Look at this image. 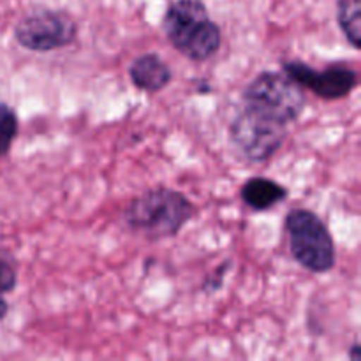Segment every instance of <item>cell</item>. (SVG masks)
Here are the masks:
<instances>
[{
    "mask_svg": "<svg viewBox=\"0 0 361 361\" xmlns=\"http://www.w3.org/2000/svg\"><path fill=\"white\" fill-rule=\"evenodd\" d=\"M196 214L192 201L171 187H154L134 197L123 210V222L136 235L157 242L178 235Z\"/></svg>",
    "mask_w": 361,
    "mask_h": 361,
    "instance_id": "cell-1",
    "label": "cell"
},
{
    "mask_svg": "<svg viewBox=\"0 0 361 361\" xmlns=\"http://www.w3.org/2000/svg\"><path fill=\"white\" fill-rule=\"evenodd\" d=\"M162 32L173 48L192 62L217 55L221 27L210 18L203 0H173L162 16Z\"/></svg>",
    "mask_w": 361,
    "mask_h": 361,
    "instance_id": "cell-2",
    "label": "cell"
},
{
    "mask_svg": "<svg viewBox=\"0 0 361 361\" xmlns=\"http://www.w3.org/2000/svg\"><path fill=\"white\" fill-rule=\"evenodd\" d=\"M286 233L291 256L310 274H328L337 263L334 236L323 219L307 208H295L286 215Z\"/></svg>",
    "mask_w": 361,
    "mask_h": 361,
    "instance_id": "cell-3",
    "label": "cell"
},
{
    "mask_svg": "<svg viewBox=\"0 0 361 361\" xmlns=\"http://www.w3.org/2000/svg\"><path fill=\"white\" fill-rule=\"evenodd\" d=\"M243 106L252 108L279 122H296L305 109V90L282 71H263L245 87Z\"/></svg>",
    "mask_w": 361,
    "mask_h": 361,
    "instance_id": "cell-4",
    "label": "cell"
},
{
    "mask_svg": "<svg viewBox=\"0 0 361 361\" xmlns=\"http://www.w3.org/2000/svg\"><path fill=\"white\" fill-rule=\"evenodd\" d=\"M229 137L247 161L267 162L284 145L288 126L243 106L229 126Z\"/></svg>",
    "mask_w": 361,
    "mask_h": 361,
    "instance_id": "cell-5",
    "label": "cell"
},
{
    "mask_svg": "<svg viewBox=\"0 0 361 361\" xmlns=\"http://www.w3.org/2000/svg\"><path fill=\"white\" fill-rule=\"evenodd\" d=\"M14 39L28 51H56L76 42L78 23L67 11L39 7L18 21Z\"/></svg>",
    "mask_w": 361,
    "mask_h": 361,
    "instance_id": "cell-6",
    "label": "cell"
},
{
    "mask_svg": "<svg viewBox=\"0 0 361 361\" xmlns=\"http://www.w3.org/2000/svg\"><path fill=\"white\" fill-rule=\"evenodd\" d=\"M282 71L303 90H310L324 101L348 97L360 83V73L349 63H331L317 71L302 60H286L282 62Z\"/></svg>",
    "mask_w": 361,
    "mask_h": 361,
    "instance_id": "cell-7",
    "label": "cell"
},
{
    "mask_svg": "<svg viewBox=\"0 0 361 361\" xmlns=\"http://www.w3.org/2000/svg\"><path fill=\"white\" fill-rule=\"evenodd\" d=\"M129 78L133 85L148 94H157L164 90L173 80V71L166 60L157 53H143L136 56L129 66Z\"/></svg>",
    "mask_w": 361,
    "mask_h": 361,
    "instance_id": "cell-8",
    "label": "cell"
},
{
    "mask_svg": "<svg viewBox=\"0 0 361 361\" xmlns=\"http://www.w3.org/2000/svg\"><path fill=\"white\" fill-rule=\"evenodd\" d=\"M289 196V190L282 183L267 176H254L247 180L240 189V197L243 204L254 212H268L279 203H284Z\"/></svg>",
    "mask_w": 361,
    "mask_h": 361,
    "instance_id": "cell-9",
    "label": "cell"
},
{
    "mask_svg": "<svg viewBox=\"0 0 361 361\" xmlns=\"http://www.w3.org/2000/svg\"><path fill=\"white\" fill-rule=\"evenodd\" d=\"M337 23L355 49L361 48V0H337Z\"/></svg>",
    "mask_w": 361,
    "mask_h": 361,
    "instance_id": "cell-10",
    "label": "cell"
},
{
    "mask_svg": "<svg viewBox=\"0 0 361 361\" xmlns=\"http://www.w3.org/2000/svg\"><path fill=\"white\" fill-rule=\"evenodd\" d=\"M18 129H20V122H18L16 111L6 102H0V159L9 154L18 136Z\"/></svg>",
    "mask_w": 361,
    "mask_h": 361,
    "instance_id": "cell-11",
    "label": "cell"
},
{
    "mask_svg": "<svg viewBox=\"0 0 361 361\" xmlns=\"http://www.w3.org/2000/svg\"><path fill=\"white\" fill-rule=\"evenodd\" d=\"M18 284L16 259L7 249L0 247V295L14 291Z\"/></svg>",
    "mask_w": 361,
    "mask_h": 361,
    "instance_id": "cell-12",
    "label": "cell"
},
{
    "mask_svg": "<svg viewBox=\"0 0 361 361\" xmlns=\"http://www.w3.org/2000/svg\"><path fill=\"white\" fill-rule=\"evenodd\" d=\"M229 268H231V263H229V261H226L222 267H219L217 270H215L214 275L207 277V281L203 282V291L204 293L219 291V289H221V286H222V281H224V275L228 274Z\"/></svg>",
    "mask_w": 361,
    "mask_h": 361,
    "instance_id": "cell-13",
    "label": "cell"
},
{
    "mask_svg": "<svg viewBox=\"0 0 361 361\" xmlns=\"http://www.w3.org/2000/svg\"><path fill=\"white\" fill-rule=\"evenodd\" d=\"M349 358H351V361H361V345L358 342H355V344L349 348Z\"/></svg>",
    "mask_w": 361,
    "mask_h": 361,
    "instance_id": "cell-14",
    "label": "cell"
},
{
    "mask_svg": "<svg viewBox=\"0 0 361 361\" xmlns=\"http://www.w3.org/2000/svg\"><path fill=\"white\" fill-rule=\"evenodd\" d=\"M7 312H9V303H7L6 295H0V321L7 316Z\"/></svg>",
    "mask_w": 361,
    "mask_h": 361,
    "instance_id": "cell-15",
    "label": "cell"
}]
</instances>
